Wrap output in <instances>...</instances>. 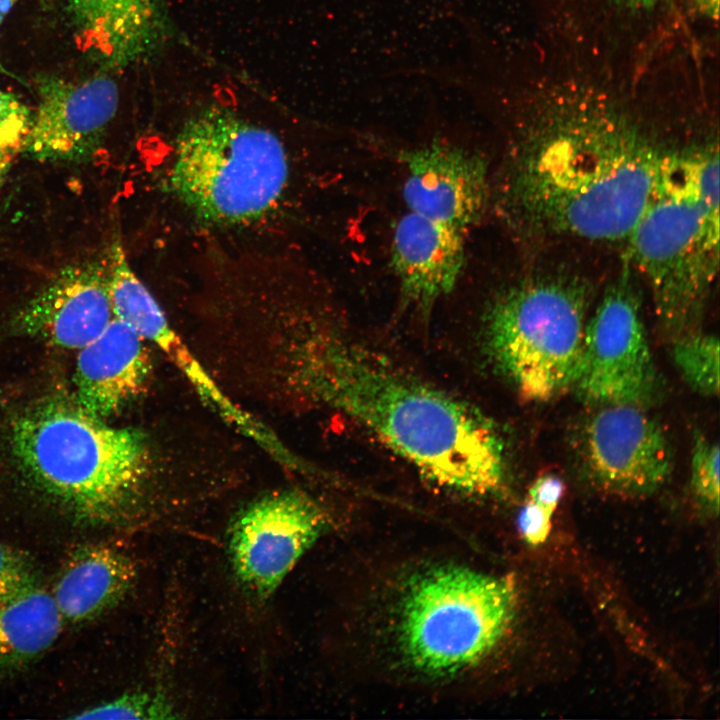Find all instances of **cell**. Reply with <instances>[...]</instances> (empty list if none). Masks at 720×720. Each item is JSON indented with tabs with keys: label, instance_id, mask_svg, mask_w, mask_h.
Returning a JSON list of instances; mask_svg holds the SVG:
<instances>
[{
	"label": "cell",
	"instance_id": "cell-1",
	"mask_svg": "<svg viewBox=\"0 0 720 720\" xmlns=\"http://www.w3.org/2000/svg\"><path fill=\"white\" fill-rule=\"evenodd\" d=\"M302 383L435 486L472 498L501 494L504 438L478 408L351 340L319 333L303 345Z\"/></svg>",
	"mask_w": 720,
	"mask_h": 720
},
{
	"label": "cell",
	"instance_id": "cell-2",
	"mask_svg": "<svg viewBox=\"0 0 720 720\" xmlns=\"http://www.w3.org/2000/svg\"><path fill=\"white\" fill-rule=\"evenodd\" d=\"M668 153L610 117H556L508 152L495 201L522 240L625 241Z\"/></svg>",
	"mask_w": 720,
	"mask_h": 720
},
{
	"label": "cell",
	"instance_id": "cell-3",
	"mask_svg": "<svg viewBox=\"0 0 720 720\" xmlns=\"http://www.w3.org/2000/svg\"><path fill=\"white\" fill-rule=\"evenodd\" d=\"M404 560L382 574L364 603L375 656L389 674L415 686L472 688L514 631L515 583L462 556Z\"/></svg>",
	"mask_w": 720,
	"mask_h": 720
},
{
	"label": "cell",
	"instance_id": "cell-4",
	"mask_svg": "<svg viewBox=\"0 0 720 720\" xmlns=\"http://www.w3.org/2000/svg\"><path fill=\"white\" fill-rule=\"evenodd\" d=\"M10 445L35 490L76 523L122 526L144 504L154 467L145 434L112 427L75 399L25 409L11 424Z\"/></svg>",
	"mask_w": 720,
	"mask_h": 720
},
{
	"label": "cell",
	"instance_id": "cell-5",
	"mask_svg": "<svg viewBox=\"0 0 720 720\" xmlns=\"http://www.w3.org/2000/svg\"><path fill=\"white\" fill-rule=\"evenodd\" d=\"M668 342L699 330L719 264L717 145L669 152L624 241Z\"/></svg>",
	"mask_w": 720,
	"mask_h": 720
},
{
	"label": "cell",
	"instance_id": "cell-6",
	"mask_svg": "<svg viewBox=\"0 0 720 720\" xmlns=\"http://www.w3.org/2000/svg\"><path fill=\"white\" fill-rule=\"evenodd\" d=\"M289 176L285 147L274 132L214 105L178 133L168 184L200 221L240 225L271 212Z\"/></svg>",
	"mask_w": 720,
	"mask_h": 720
},
{
	"label": "cell",
	"instance_id": "cell-7",
	"mask_svg": "<svg viewBox=\"0 0 720 720\" xmlns=\"http://www.w3.org/2000/svg\"><path fill=\"white\" fill-rule=\"evenodd\" d=\"M593 288L570 272H540L504 288L489 305L484 342L495 368L528 401L572 389Z\"/></svg>",
	"mask_w": 720,
	"mask_h": 720
},
{
	"label": "cell",
	"instance_id": "cell-8",
	"mask_svg": "<svg viewBox=\"0 0 720 720\" xmlns=\"http://www.w3.org/2000/svg\"><path fill=\"white\" fill-rule=\"evenodd\" d=\"M624 264L589 314L572 387L584 403L594 407H644L655 399L660 386L637 274Z\"/></svg>",
	"mask_w": 720,
	"mask_h": 720
},
{
	"label": "cell",
	"instance_id": "cell-9",
	"mask_svg": "<svg viewBox=\"0 0 720 720\" xmlns=\"http://www.w3.org/2000/svg\"><path fill=\"white\" fill-rule=\"evenodd\" d=\"M329 523L327 511L303 491L255 500L230 528L228 550L235 576L256 597H270Z\"/></svg>",
	"mask_w": 720,
	"mask_h": 720
},
{
	"label": "cell",
	"instance_id": "cell-10",
	"mask_svg": "<svg viewBox=\"0 0 720 720\" xmlns=\"http://www.w3.org/2000/svg\"><path fill=\"white\" fill-rule=\"evenodd\" d=\"M596 408L577 435L586 478L608 494L639 497L655 492L673 468L672 446L663 426L644 407Z\"/></svg>",
	"mask_w": 720,
	"mask_h": 720
},
{
	"label": "cell",
	"instance_id": "cell-11",
	"mask_svg": "<svg viewBox=\"0 0 720 720\" xmlns=\"http://www.w3.org/2000/svg\"><path fill=\"white\" fill-rule=\"evenodd\" d=\"M34 88L38 105L21 152L40 162L92 159L118 110L115 80L106 71L83 80L38 74Z\"/></svg>",
	"mask_w": 720,
	"mask_h": 720
},
{
	"label": "cell",
	"instance_id": "cell-12",
	"mask_svg": "<svg viewBox=\"0 0 720 720\" xmlns=\"http://www.w3.org/2000/svg\"><path fill=\"white\" fill-rule=\"evenodd\" d=\"M400 159L408 211L464 232L481 218L492 192L480 154L437 140L400 153Z\"/></svg>",
	"mask_w": 720,
	"mask_h": 720
},
{
	"label": "cell",
	"instance_id": "cell-13",
	"mask_svg": "<svg viewBox=\"0 0 720 720\" xmlns=\"http://www.w3.org/2000/svg\"><path fill=\"white\" fill-rule=\"evenodd\" d=\"M114 319L106 256L68 265L14 315L12 329L66 349H80Z\"/></svg>",
	"mask_w": 720,
	"mask_h": 720
},
{
	"label": "cell",
	"instance_id": "cell-14",
	"mask_svg": "<svg viewBox=\"0 0 720 720\" xmlns=\"http://www.w3.org/2000/svg\"><path fill=\"white\" fill-rule=\"evenodd\" d=\"M78 48L104 71L157 55L170 36L166 0H67Z\"/></svg>",
	"mask_w": 720,
	"mask_h": 720
},
{
	"label": "cell",
	"instance_id": "cell-15",
	"mask_svg": "<svg viewBox=\"0 0 720 720\" xmlns=\"http://www.w3.org/2000/svg\"><path fill=\"white\" fill-rule=\"evenodd\" d=\"M464 260V231L410 211L396 222L391 265L406 306L430 310L454 289Z\"/></svg>",
	"mask_w": 720,
	"mask_h": 720
},
{
	"label": "cell",
	"instance_id": "cell-16",
	"mask_svg": "<svg viewBox=\"0 0 720 720\" xmlns=\"http://www.w3.org/2000/svg\"><path fill=\"white\" fill-rule=\"evenodd\" d=\"M145 342L114 317L98 337L79 349L75 401L88 413L104 419L139 397L152 369Z\"/></svg>",
	"mask_w": 720,
	"mask_h": 720
},
{
	"label": "cell",
	"instance_id": "cell-17",
	"mask_svg": "<svg viewBox=\"0 0 720 720\" xmlns=\"http://www.w3.org/2000/svg\"><path fill=\"white\" fill-rule=\"evenodd\" d=\"M136 576V563L120 550L82 544L66 556L50 594L63 623L83 624L116 606Z\"/></svg>",
	"mask_w": 720,
	"mask_h": 720
},
{
	"label": "cell",
	"instance_id": "cell-18",
	"mask_svg": "<svg viewBox=\"0 0 720 720\" xmlns=\"http://www.w3.org/2000/svg\"><path fill=\"white\" fill-rule=\"evenodd\" d=\"M63 621L40 582L0 607V677L40 659L60 636Z\"/></svg>",
	"mask_w": 720,
	"mask_h": 720
},
{
	"label": "cell",
	"instance_id": "cell-19",
	"mask_svg": "<svg viewBox=\"0 0 720 720\" xmlns=\"http://www.w3.org/2000/svg\"><path fill=\"white\" fill-rule=\"evenodd\" d=\"M670 344L673 363L685 383L702 396H717L720 384L718 337L699 329Z\"/></svg>",
	"mask_w": 720,
	"mask_h": 720
},
{
	"label": "cell",
	"instance_id": "cell-20",
	"mask_svg": "<svg viewBox=\"0 0 720 720\" xmlns=\"http://www.w3.org/2000/svg\"><path fill=\"white\" fill-rule=\"evenodd\" d=\"M719 445L703 434H695L690 461V493L697 508L708 517L719 513Z\"/></svg>",
	"mask_w": 720,
	"mask_h": 720
},
{
	"label": "cell",
	"instance_id": "cell-21",
	"mask_svg": "<svg viewBox=\"0 0 720 720\" xmlns=\"http://www.w3.org/2000/svg\"><path fill=\"white\" fill-rule=\"evenodd\" d=\"M174 707L161 694L129 692L88 707L71 719H167L174 718Z\"/></svg>",
	"mask_w": 720,
	"mask_h": 720
},
{
	"label": "cell",
	"instance_id": "cell-22",
	"mask_svg": "<svg viewBox=\"0 0 720 720\" xmlns=\"http://www.w3.org/2000/svg\"><path fill=\"white\" fill-rule=\"evenodd\" d=\"M38 582L40 578L32 558L0 542V607Z\"/></svg>",
	"mask_w": 720,
	"mask_h": 720
},
{
	"label": "cell",
	"instance_id": "cell-23",
	"mask_svg": "<svg viewBox=\"0 0 720 720\" xmlns=\"http://www.w3.org/2000/svg\"><path fill=\"white\" fill-rule=\"evenodd\" d=\"M32 112L14 94L0 89V141L21 152Z\"/></svg>",
	"mask_w": 720,
	"mask_h": 720
},
{
	"label": "cell",
	"instance_id": "cell-24",
	"mask_svg": "<svg viewBox=\"0 0 720 720\" xmlns=\"http://www.w3.org/2000/svg\"><path fill=\"white\" fill-rule=\"evenodd\" d=\"M553 513V510L527 498L519 514L518 527L528 544L544 543L552 527Z\"/></svg>",
	"mask_w": 720,
	"mask_h": 720
},
{
	"label": "cell",
	"instance_id": "cell-25",
	"mask_svg": "<svg viewBox=\"0 0 720 720\" xmlns=\"http://www.w3.org/2000/svg\"><path fill=\"white\" fill-rule=\"evenodd\" d=\"M564 485L555 474L547 473L536 478L528 490V499L553 511L563 495Z\"/></svg>",
	"mask_w": 720,
	"mask_h": 720
},
{
	"label": "cell",
	"instance_id": "cell-26",
	"mask_svg": "<svg viewBox=\"0 0 720 720\" xmlns=\"http://www.w3.org/2000/svg\"><path fill=\"white\" fill-rule=\"evenodd\" d=\"M19 151L0 141V188L3 186L14 157Z\"/></svg>",
	"mask_w": 720,
	"mask_h": 720
},
{
	"label": "cell",
	"instance_id": "cell-27",
	"mask_svg": "<svg viewBox=\"0 0 720 720\" xmlns=\"http://www.w3.org/2000/svg\"><path fill=\"white\" fill-rule=\"evenodd\" d=\"M18 0H0V26L2 25L4 19L8 15V13L11 11V9L14 7V5L17 3ZM0 73L7 75L18 82L27 85L25 81H23L20 77H18L16 74L11 73L9 70H7L1 60H0Z\"/></svg>",
	"mask_w": 720,
	"mask_h": 720
}]
</instances>
